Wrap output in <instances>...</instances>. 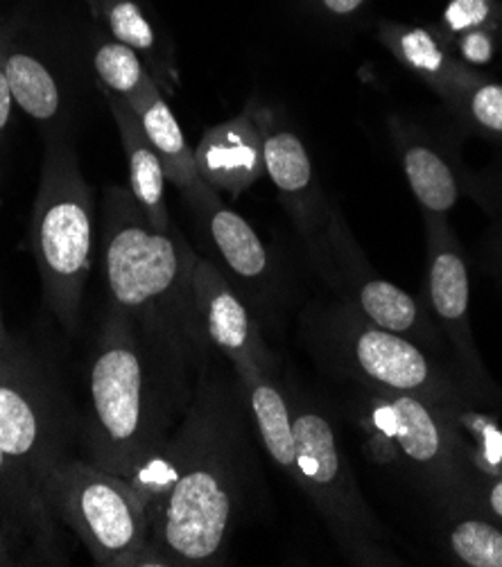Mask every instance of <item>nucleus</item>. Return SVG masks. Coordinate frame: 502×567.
Returning <instances> with one entry per match:
<instances>
[{
    "instance_id": "obj_1",
    "label": "nucleus",
    "mask_w": 502,
    "mask_h": 567,
    "mask_svg": "<svg viewBox=\"0 0 502 567\" xmlns=\"http://www.w3.org/2000/svg\"><path fill=\"white\" fill-rule=\"evenodd\" d=\"M191 405L165 445L125 480L150 516L154 567L215 565L236 532L249 486L243 384L204 353Z\"/></svg>"
},
{
    "instance_id": "obj_2",
    "label": "nucleus",
    "mask_w": 502,
    "mask_h": 567,
    "mask_svg": "<svg viewBox=\"0 0 502 567\" xmlns=\"http://www.w3.org/2000/svg\"><path fill=\"white\" fill-rule=\"evenodd\" d=\"M197 358L106 308L89 369V462L127 480L182 423Z\"/></svg>"
},
{
    "instance_id": "obj_3",
    "label": "nucleus",
    "mask_w": 502,
    "mask_h": 567,
    "mask_svg": "<svg viewBox=\"0 0 502 567\" xmlns=\"http://www.w3.org/2000/svg\"><path fill=\"white\" fill-rule=\"evenodd\" d=\"M197 258L177 229L167 234L152 229L130 188L116 184L106 188L102 262L109 306L199 360L211 347L193 299Z\"/></svg>"
},
{
    "instance_id": "obj_4",
    "label": "nucleus",
    "mask_w": 502,
    "mask_h": 567,
    "mask_svg": "<svg viewBox=\"0 0 502 567\" xmlns=\"http://www.w3.org/2000/svg\"><path fill=\"white\" fill-rule=\"evenodd\" d=\"M93 193L66 132H48L30 219V247L43 299L64 330L75 332L93 267Z\"/></svg>"
},
{
    "instance_id": "obj_5",
    "label": "nucleus",
    "mask_w": 502,
    "mask_h": 567,
    "mask_svg": "<svg viewBox=\"0 0 502 567\" xmlns=\"http://www.w3.org/2000/svg\"><path fill=\"white\" fill-rule=\"evenodd\" d=\"M39 493L98 565H152L147 508L123 477L69 455L45 471Z\"/></svg>"
},
{
    "instance_id": "obj_6",
    "label": "nucleus",
    "mask_w": 502,
    "mask_h": 567,
    "mask_svg": "<svg viewBox=\"0 0 502 567\" xmlns=\"http://www.w3.org/2000/svg\"><path fill=\"white\" fill-rule=\"evenodd\" d=\"M295 468L290 480L315 504L342 551L365 565L385 560V532L367 504L326 412L304 395L290 399Z\"/></svg>"
},
{
    "instance_id": "obj_7",
    "label": "nucleus",
    "mask_w": 502,
    "mask_h": 567,
    "mask_svg": "<svg viewBox=\"0 0 502 567\" xmlns=\"http://www.w3.org/2000/svg\"><path fill=\"white\" fill-rule=\"evenodd\" d=\"M451 408L412 393L369 386L360 423L373 443H382L419 484L441 502L469 499L471 462L451 416Z\"/></svg>"
},
{
    "instance_id": "obj_8",
    "label": "nucleus",
    "mask_w": 502,
    "mask_h": 567,
    "mask_svg": "<svg viewBox=\"0 0 502 567\" xmlns=\"http://www.w3.org/2000/svg\"><path fill=\"white\" fill-rule=\"evenodd\" d=\"M315 334L319 349L367 386L412 393L451 410L464 403L462 389L428 358L421 344L371 326L351 306L330 308Z\"/></svg>"
},
{
    "instance_id": "obj_9",
    "label": "nucleus",
    "mask_w": 502,
    "mask_h": 567,
    "mask_svg": "<svg viewBox=\"0 0 502 567\" xmlns=\"http://www.w3.org/2000/svg\"><path fill=\"white\" fill-rule=\"evenodd\" d=\"M69 421L45 369L14 339L0 351V447L34 482L69 457Z\"/></svg>"
},
{
    "instance_id": "obj_10",
    "label": "nucleus",
    "mask_w": 502,
    "mask_h": 567,
    "mask_svg": "<svg viewBox=\"0 0 502 567\" xmlns=\"http://www.w3.org/2000/svg\"><path fill=\"white\" fill-rule=\"evenodd\" d=\"M195 312L211 349L225 355L240 384L274 375L276 364L265 347L260 330L227 276L211 260L197 258L193 271Z\"/></svg>"
},
{
    "instance_id": "obj_11",
    "label": "nucleus",
    "mask_w": 502,
    "mask_h": 567,
    "mask_svg": "<svg viewBox=\"0 0 502 567\" xmlns=\"http://www.w3.org/2000/svg\"><path fill=\"white\" fill-rule=\"evenodd\" d=\"M256 118L263 132L265 175L272 179L304 240H308L319 258L328 260L326 226L330 208L317 186L304 141L265 106H256Z\"/></svg>"
},
{
    "instance_id": "obj_12",
    "label": "nucleus",
    "mask_w": 502,
    "mask_h": 567,
    "mask_svg": "<svg viewBox=\"0 0 502 567\" xmlns=\"http://www.w3.org/2000/svg\"><path fill=\"white\" fill-rule=\"evenodd\" d=\"M328 262L340 265V276L347 278L351 308L371 326L403 334L417 344H437L434 326L428 323L421 306L395 282L367 276L362 254L354 245L340 213L330 208L326 226Z\"/></svg>"
},
{
    "instance_id": "obj_13",
    "label": "nucleus",
    "mask_w": 502,
    "mask_h": 567,
    "mask_svg": "<svg viewBox=\"0 0 502 567\" xmlns=\"http://www.w3.org/2000/svg\"><path fill=\"white\" fill-rule=\"evenodd\" d=\"M428 236V299L437 328L449 337L469 373L482 375L471 337L469 301L471 282L464 251L445 217L423 215Z\"/></svg>"
},
{
    "instance_id": "obj_14",
    "label": "nucleus",
    "mask_w": 502,
    "mask_h": 567,
    "mask_svg": "<svg viewBox=\"0 0 502 567\" xmlns=\"http://www.w3.org/2000/svg\"><path fill=\"white\" fill-rule=\"evenodd\" d=\"M199 175L215 190L240 197L265 175L263 132L256 118V104H249L236 118L204 132L195 147Z\"/></svg>"
},
{
    "instance_id": "obj_15",
    "label": "nucleus",
    "mask_w": 502,
    "mask_h": 567,
    "mask_svg": "<svg viewBox=\"0 0 502 567\" xmlns=\"http://www.w3.org/2000/svg\"><path fill=\"white\" fill-rule=\"evenodd\" d=\"M130 106L134 109L150 145L163 163L167 184H173L193 208L206 197L208 190H213V186L202 179L195 163V150L188 145L173 109L167 106L163 97V91L158 84H152Z\"/></svg>"
},
{
    "instance_id": "obj_16",
    "label": "nucleus",
    "mask_w": 502,
    "mask_h": 567,
    "mask_svg": "<svg viewBox=\"0 0 502 567\" xmlns=\"http://www.w3.org/2000/svg\"><path fill=\"white\" fill-rule=\"evenodd\" d=\"M193 213L222 265L249 288L267 286L272 278L269 251L245 217L222 204L215 188L193 206Z\"/></svg>"
},
{
    "instance_id": "obj_17",
    "label": "nucleus",
    "mask_w": 502,
    "mask_h": 567,
    "mask_svg": "<svg viewBox=\"0 0 502 567\" xmlns=\"http://www.w3.org/2000/svg\"><path fill=\"white\" fill-rule=\"evenodd\" d=\"M100 93L111 111V116H114L121 134V143H123L127 167H130V190L136 204L150 219L152 229L161 234L173 231L175 226L171 221V210H167V202H165L167 177L158 154L150 145L134 109L114 93L109 91H100Z\"/></svg>"
},
{
    "instance_id": "obj_18",
    "label": "nucleus",
    "mask_w": 502,
    "mask_h": 567,
    "mask_svg": "<svg viewBox=\"0 0 502 567\" xmlns=\"http://www.w3.org/2000/svg\"><path fill=\"white\" fill-rule=\"evenodd\" d=\"M84 3L106 37L130 45L141 54L161 91H175L180 75L175 71L173 54L143 0H84Z\"/></svg>"
},
{
    "instance_id": "obj_19",
    "label": "nucleus",
    "mask_w": 502,
    "mask_h": 567,
    "mask_svg": "<svg viewBox=\"0 0 502 567\" xmlns=\"http://www.w3.org/2000/svg\"><path fill=\"white\" fill-rule=\"evenodd\" d=\"M378 41L395 54L408 71L428 82L441 97L453 89L467 69L439 25H410L397 21L378 23Z\"/></svg>"
},
{
    "instance_id": "obj_20",
    "label": "nucleus",
    "mask_w": 502,
    "mask_h": 567,
    "mask_svg": "<svg viewBox=\"0 0 502 567\" xmlns=\"http://www.w3.org/2000/svg\"><path fill=\"white\" fill-rule=\"evenodd\" d=\"M6 69L14 102L25 116L48 132H60L66 121V89L43 56L19 43L14 32L6 50Z\"/></svg>"
},
{
    "instance_id": "obj_21",
    "label": "nucleus",
    "mask_w": 502,
    "mask_h": 567,
    "mask_svg": "<svg viewBox=\"0 0 502 567\" xmlns=\"http://www.w3.org/2000/svg\"><path fill=\"white\" fill-rule=\"evenodd\" d=\"M0 512L8 514L28 536L34 560H54L60 554L58 518L50 514L34 482L0 447Z\"/></svg>"
},
{
    "instance_id": "obj_22",
    "label": "nucleus",
    "mask_w": 502,
    "mask_h": 567,
    "mask_svg": "<svg viewBox=\"0 0 502 567\" xmlns=\"http://www.w3.org/2000/svg\"><path fill=\"white\" fill-rule=\"evenodd\" d=\"M401 165L423 215H449L460 199V184L451 163L430 143L412 132H399Z\"/></svg>"
},
{
    "instance_id": "obj_23",
    "label": "nucleus",
    "mask_w": 502,
    "mask_h": 567,
    "mask_svg": "<svg viewBox=\"0 0 502 567\" xmlns=\"http://www.w3.org/2000/svg\"><path fill=\"white\" fill-rule=\"evenodd\" d=\"M243 391L267 455L284 473L293 475L295 432L290 395L276 384L274 375H265L249 384H243Z\"/></svg>"
},
{
    "instance_id": "obj_24",
    "label": "nucleus",
    "mask_w": 502,
    "mask_h": 567,
    "mask_svg": "<svg viewBox=\"0 0 502 567\" xmlns=\"http://www.w3.org/2000/svg\"><path fill=\"white\" fill-rule=\"evenodd\" d=\"M91 66L100 91L136 102L154 82L141 54L130 45L106 37L102 30L91 39Z\"/></svg>"
},
{
    "instance_id": "obj_25",
    "label": "nucleus",
    "mask_w": 502,
    "mask_h": 567,
    "mask_svg": "<svg viewBox=\"0 0 502 567\" xmlns=\"http://www.w3.org/2000/svg\"><path fill=\"white\" fill-rule=\"evenodd\" d=\"M443 100L473 127L502 136V84L489 82L467 66Z\"/></svg>"
},
{
    "instance_id": "obj_26",
    "label": "nucleus",
    "mask_w": 502,
    "mask_h": 567,
    "mask_svg": "<svg viewBox=\"0 0 502 567\" xmlns=\"http://www.w3.org/2000/svg\"><path fill=\"white\" fill-rule=\"evenodd\" d=\"M445 547L462 565L502 567V532L482 518H460L445 529Z\"/></svg>"
},
{
    "instance_id": "obj_27",
    "label": "nucleus",
    "mask_w": 502,
    "mask_h": 567,
    "mask_svg": "<svg viewBox=\"0 0 502 567\" xmlns=\"http://www.w3.org/2000/svg\"><path fill=\"white\" fill-rule=\"evenodd\" d=\"M498 28H502V6L498 0H449L439 21V30L449 39L471 30Z\"/></svg>"
},
{
    "instance_id": "obj_28",
    "label": "nucleus",
    "mask_w": 502,
    "mask_h": 567,
    "mask_svg": "<svg viewBox=\"0 0 502 567\" xmlns=\"http://www.w3.org/2000/svg\"><path fill=\"white\" fill-rule=\"evenodd\" d=\"M464 66H489L495 56V30H471L449 39Z\"/></svg>"
},
{
    "instance_id": "obj_29",
    "label": "nucleus",
    "mask_w": 502,
    "mask_h": 567,
    "mask_svg": "<svg viewBox=\"0 0 502 567\" xmlns=\"http://www.w3.org/2000/svg\"><path fill=\"white\" fill-rule=\"evenodd\" d=\"M25 545H30V540L21 532V527L8 514L0 512V567H3V565H21L23 560H28L21 554V549Z\"/></svg>"
},
{
    "instance_id": "obj_30",
    "label": "nucleus",
    "mask_w": 502,
    "mask_h": 567,
    "mask_svg": "<svg viewBox=\"0 0 502 567\" xmlns=\"http://www.w3.org/2000/svg\"><path fill=\"white\" fill-rule=\"evenodd\" d=\"M12 37V28L6 25L0 28V134H6L12 121V111H14V95L12 86L8 80V69H6V50Z\"/></svg>"
},
{
    "instance_id": "obj_31",
    "label": "nucleus",
    "mask_w": 502,
    "mask_h": 567,
    "mask_svg": "<svg viewBox=\"0 0 502 567\" xmlns=\"http://www.w3.org/2000/svg\"><path fill=\"white\" fill-rule=\"evenodd\" d=\"M310 8L328 21H351L356 19L369 0H308Z\"/></svg>"
},
{
    "instance_id": "obj_32",
    "label": "nucleus",
    "mask_w": 502,
    "mask_h": 567,
    "mask_svg": "<svg viewBox=\"0 0 502 567\" xmlns=\"http://www.w3.org/2000/svg\"><path fill=\"white\" fill-rule=\"evenodd\" d=\"M482 504H484V508H486L491 516L502 520V477H498L495 482L484 486Z\"/></svg>"
},
{
    "instance_id": "obj_33",
    "label": "nucleus",
    "mask_w": 502,
    "mask_h": 567,
    "mask_svg": "<svg viewBox=\"0 0 502 567\" xmlns=\"http://www.w3.org/2000/svg\"><path fill=\"white\" fill-rule=\"evenodd\" d=\"M10 342H12V337L8 334V328H6V321H3V310H0V351L10 347Z\"/></svg>"
}]
</instances>
